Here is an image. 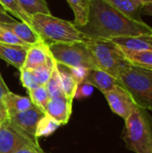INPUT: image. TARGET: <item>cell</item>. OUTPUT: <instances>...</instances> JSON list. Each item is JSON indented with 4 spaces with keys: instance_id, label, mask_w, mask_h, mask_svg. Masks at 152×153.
Returning <instances> with one entry per match:
<instances>
[{
    "instance_id": "cell-1",
    "label": "cell",
    "mask_w": 152,
    "mask_h": 153,
    "mask_svg": "<svg viewBox=\"0 0 152 153\" xmlns=\"http://www.w3.org/2000/svg\"><path fill=\"white\" fill-rule=\"evenodd\" d=\"M83 39H112L152 34V27L144 22L133 20L105 0L90 1L88 21L77 26Z\"/></svg>"
},
{
    "instance_id": "cell-2",
    "label": "cell",
    "mask_w": 152,
    "mask_h": 153,
    "mask_svg": "<svg viewBox=\"0 0 152 153\" xmlns=\"http://www.w3.org/2000/svg\"><path fill=\"white\" fill-rule=\"evenodd\" d=\"M122 138L134 153H152V119L146 109L136 107L125 120Z\"/></svg>"
},
{
    "instance_id": "cell-3",
    "label": "cell",
    "mask_w": 152,
    "mask_h": 153,
    "mask_svg": "<svg viewBox=\"0 0 152 153\" xmlns=\"http://www.w3.org/2000/svg\"><path fill=\"white\" fill-rule=\"evenodd\" d=\"M31 26L47 45L83 41L82 33L73 22L52 14L37 13L32 15Z\"/></svg>"
},
{
    "instance_id": "cell-4",
    "label": "cell",
    "mask_w": 152,
    "mask_h": 153,
    "mask_svg": "<svg viewBox=\"0 0 152 153\" xmlns=\"http://www.w3.org/2000/svg\"><path fill=\"white\" fill-rule=\"evenodd\" d=\"M137 107L152 111V71L130 64L117 78Z\"/></svg>"
},
{
    "instance_id": "cell-5",
    "label": "cell",
    "mask_w": 152,
    "mask_h": 153,
    "mask_svg": "<svg viewBox=\"0 0 152 153\" xmlns=\"http://www.w3.org/2000/svg\"><path fill=\"white\" fill-rule=\"evenodd\" d=\"M83 40L91 54L96 68L116 79L121 72L131 64L121 49L111 40L90 39H83Z\"/></svg>"
},
{
    "instance_id": "cell-6",
    "label": "cell",
    "mask_w": 152,
    "mask_h": 153,
    "mask_svg": "<svg viewBox=\"0 0 152 153\" xmlns=\"http://www.w3.org/2000/svg\"><path fill=\"white\" fill-rule=\"evenodd\" d=\"M50 53L55 61L65 67L96 68L91 54L84 40L73 43L48 44Z\"/></svg>"
},
{
    "instance_id": "cell-7",
    "label": "cell",
    "mask_w": 152,
    "mask_h": 153,
    "mask_svg": "<svg viewBox=\"0 0 152 153\" xmlns=\"http://www.w3.org/2000/svg\"><path fill=\"white\" fill-rule=\"evenodd\" d=\"M26 147L39 148L38 139L22 130L8 117L0 123V153H15Z\"/></svg>"
},
{
    "instance_id": "cell-8",
    "label": "cell",
    "mask_w": 152,
    "mask_h": 153,
    "mask_svg": "<svg viewBox=\"0 0 152 153\" xmlns=\"http://www.w3.org/2000/svg\"><path fill=\"white\" fill-rule=\"evenodd\" d=\"M103 95L105 96L111 110L125 120L137 107L130 94L120 85V83L112 90L103 92Z\"/></svg>"
},
{
    "instance_id": "cell-9",
    "label": "cell",
    "mask_w": 152,
    "mask_h": 153,
    "mask_svg": "<svg viewBox=\"0 0 152 153\" xmlns=\"http://www.w3.org/2000/svg\"><path fill=\"white\" fill-rule=\"evenodd\" d=\"M73 109V100L65 95L51 98L47 102L44 113L61 126L66 125L71 117Z\"/></svg>"
},
{
    "instance_id": "cell-10",
    "label": "cell",
    "mask_w": 152,
    "mask_h": 153,
    "mask_svg": "<svg viewBox=\"0 0 152 153\" xmlns=\"http://www.w3.org/2000/svg\"><path fill=\"white\" fill-rule=\"evenodd\" d=\"M44 115L45 113L43 111L33 105L30 108L25 111L9 115L7 117L29 134L36 137L35 131L38 122L44 117Z\"/></svg>"
},
{
    "instance_id": "cell-11",
    "label": "cell",
    "mask_w": 152,
    "mask_h": 153,
    "mask_svg": "<svg viewBox=\"0 0 152 153\" xmlns=\"http://www.w3.org/2000/svg\"><path fill=\"white\" fill-rule=\"evenodd\" d=\"M52 57L53 56L50 53L48 45L44 40H41L30 46L28 48L22 69L34 70L46 65Z\"/></svg>"
},
{
    "instance_id": "cell-12",
    "label": "cell",
    "mask_w": 152,
    "mask_h": 153,
    "mask_svg": "<svg viewBox=\"0 0 152 153\" xmlns=\"http://www.w3.org/2000/svg\"><path fill=\"white\" fill-rule=\"evenodd\" d=\"M116 10L125 14L129 18L143 22L142 20V10L145 4L152 2V0H105Z\"/></svg>"
},
{
    "instance_id": "cell-13",
    "label": "cell",
    "mask_w": 152,
    "mask_h": 153,
    "mask_svg": "<svg viewBox=\"0 0 152 153\" xmlns=\"http://www.w3.org/2000/svg\"><path fill=\"white\" fill-rule=\"evenodd\" d=\"M0 25L12 31L15 36H17L21 40L29 46L34 45L43 40L40 35L33 29V27L25 22L16 21L8 23H0Z\"/></svg>"
},
{
    "instance_id": "cell-14",
    "label": "cell",
    "mask_w": 152,
    "mask_h": 153,
    "mask_svg": "<svg viewBox=\"0 0 152 153\" xmlns=\"http://www.w3.org/2000/svg\"><path fill=\"white\" fill-rule=\"evenodd\" d=\"M110 40L121 49L133 51H152V34L137 37H119Z\"/></svg>"
},
{
    "instance_id": "cell-15",
    "label": "cell",
    "mask_w": 152,
    "mask_h": 153,
    "mask_svg": "<svg viewBox=\"0 0 152 153\" xmlns=\"http://www.w3.org/2000/svg\"><path fill=\"white\" fill-rule=\"evenodd\" d=\"M29 48L30 47L0 44V58L21 71L23 67Z\"/></svg>"
},
{
    "instance_id": "cell-16",
    "label": "cell",
    "mask_w": 152,
    "mask_h": 153,
    "mask_svg": "<svg viewBox=\"0 0 152 153\" xmlns=\"http://www.w3.org/2000/svg\"><path fill=\"white\" fill-rule=\"evenodd\" d=\"M83 82L92 85L94 88L99 89L102 93L112 90L114 87L119 84V82L116 78L97 68L89 69L87 77Z\"/></svg>"
},
{
    "instance_id": "cell-17",
    "label": "cell",
    "mask_w": 152,
    "mask_h": 153,
    "mask_svg": "<svg viewBox=\"0 0 152 153\" xmlns=\"http://www.w3.org/2000/svg\"><path fill=\"white\" fill-rule=\"evenodd\" d=\"M3 105L7 116L25 111L33 106L29 97L15 94L11 91L4 96L3 100Z\"/></svg>"
},
{
    "instance_id": "cell-18",
    "label": "cell",
    "mask_w": 152,
    "mask_h": 153,
    "mask_svg": "<svg viewBox=\"0 0 152 153\" xmlns=\"http://www.w3.org/2000/svg\"><path fill=\"white\" fill-rule=\"evenodd\" d=\"M57 68H58L59 75H60V79H61L62 91L67 99L73 101L75 93H76V90L78 87V83L75 81V79L73 77V75L71 74V73L67 67L57 64Z\"/></svg>"
},
{
    "instance_id": "cell-19",
    "label": "cell",
    "mask_w": 152,
    "mask_h": 153,
    "mask_svg": "<svg viewBox=\"0 0 152 153\" xmlns=\"http://www.w3.org/2000/svg\"><path fill=\"white\" fill-rule=\"evenodd\" d=\"M121 51L132 65L152 71V51H133L127 49H121Z\"/></svg>"
},
{
    "instance_id": "cell-20",
    "label": "cell",
    "mask_w": 152,
    "mask_h": 153,
    "mask_svg": "<svg viewBox=\"0 0 152 153\" xmlns=\"http://www.w3.org/2000/svg\"><path fill=\"white\" fill-rule=\"evenodd\" d=\"M74 14L73 23L76 26L86 24L89 16L90 0H66Z\"/></svg>"
},
{
    "instance_id": "cell-21",
    "label": "cell",
    "mask_w": 152,
    "mask_h": 153,
    "mask_svg": "<svg viewBox=\"0 0 152 153\" xmlns=\"http://www.w3.org/2000/svg\"><path fill=\"white\" fill-rule=\"evenodd\" d=\"M24 12L30 17L37 13L51 14L46 0H18Z\"/></svg>"
},
{
    "instance_id": "cell-22",
    "label": "cell",
    "mask_w": 152,
    "mask_h": 153,
    "mask_svg": "<svg viewBox=\"0 0 152 153\" xmlns=\"http://www.w3.org/2000/svg\"><path fill=\"white\" fill-rule=\"evenodd\" d=\"M0 5L8 13L14 15L21 22L31 26V17L28 15L20 5L18 0H0Z\"/></svg>"
},
{
    "instance_id": "cell-23",
    "label": "cell",
    "mask_w": 152,
    "mask_h": 153,
    "mask_svg": "<svg viewBox=\"0 0 152 153\" xmlns=\"http://www.w3.org/2000/svg\"><path fill=\"white\" fill-rule=\"evenodd\" d=\"M61 125L52 119L50 117L47 116L46 114L44 117L38 122L36 131H35V136L36 138L39 137H47L54 134V132Z\"/></svg>"
},
{
    "instance_id": "cell-24",
    "label": "cell",
    "mask_w": 152,
    "mask_h": 153,
    "mask_svg": "<svg viewBox=\"0 0 152 153\" xmlns=\"http://www.w3.org/2000/svg\"><path fill=\"white\" fill-rule=\"evenodd\" d=\"M28 93H29V98L30 99L32 104L44 112L47 105V102L50 100L46 86L40 85L34 90L28 91Z\"/></svg>"
},
{
    "instance_id": "cell-25",
    "label": "cell",
    "mask_w": 152,
    "mask_h": 153,
    "mask_svg": "<svg viewBox=\"0 0 152 153\" xmlns=\"http://www.w3.org/2000/svg\"><path fill=\"white\" fill-rule=\"evenodd\" d=\"M45 86H46V89L48 92L50 99L64 95V93L62 91L61 79H60V75H59V71L57 68V64L56 65V66L52 72V74Z\"/></svg>"
},
{
    "instance_id": "cell-26",
    "label": "cell",
    "mask_w": 152,
    "mask_h": 153,
    "mask_svg": "<svg viewBox=\"0 0 152 153\" xmlns=\"http://www.w3.org/2000/svg\"><path fill=\"white\" fill-rule=\"evenodd\" d=\"M56 65V62L52 57L46 65H41L34 70H31L33 72L34 75L36 76L39 85L45 86L47 84V82H48V80L52 74V72H53Z\"/></svg>"
},
{
    "instance_id": "cell-27",
    "label": "cell",
    "mask_w": 152,
    "mask_h": 153,
    "mask_svg": "<svg viewBox=\"0 0 152 153\" xmlns=\"http://www.w3.org/2000/svg\"><path fill=\"white\" fill-rule=\"evenodd\" d=\"M0 44L30 47L28 44H26L25 42L21 40L17 36H15L12 31L2 27L1 25H0Z\"/></svg>"
},
{
    "instance_id": "cell-28",
    "label": "cell",
    "mask_w": 152,
    "mask_h": 153,
    "mask_svg": "<svg viewBox=\"0 0 152 153\" xmlns=\"http://www.w3.org/2000/svg\"><path fill=\"white\" fill-rule=\"evenodd\" d=\"M20 73H21V75H20L21 82H22V86L25 89H27V91H31V90H34L37 87L40 86L39 84V82H38L36 76L34 75V74L31 70L22 69L20 71Z\"/></svg>"
},
{
    "instance_id": "cell-29",
    "label": "cell",
    "mask_w": 152,
    "mask_h": 153,
    "mask_svg": "<svg viewBox=\"0 0 152 153\" xmlns=\"http://www.w3.org/2000/svg\"><path fill=\"white\" fill-rule=\"evenodd\" d=\"M93 90H94V87L92 85H90L87 82H82V83L78 84L74 99L81 100V99L88 98V97L91 96V94L93 93Z\"/></svg>"
},
{
    "instance_id": "cell-30",
    "label": "cell",
    "mask_w": 152,
    "mask_h": 153,
    "mask_svg": "<svg viewBox=\"0 0 152 153\" xmlns=\"http://www.w3.org/2000/svg\"><path fill=\"white\" fill-rule=\"evenodd\" d=\"M78 84L83 82L87 77L89 69L86 67H67Z\"/></svg>"
},
{
    "instance_id": "cell-31",
    "label": "cell",
    "mask_w": 152,
    "mask_h": 153,
    "mask_svg": "<svg viewBox=\"0 0 152 153\" xmlns=\"http://www.w3.org/2000/svg\"><path fill=\"white\" fill-rule=\"evenodd\" d=\"M16 22L15 19L11 16L1 5H0V23H8Z\"/></svg>"
},
{
    "instance_id": "cell-32",
    "label": "cell",
    "mask_w": 152,
    "mask_h": 153,
    "mask_svg": "<svg viewBox=\"0 0 152 153\" xmlns=\"http://www.w3.org/2000/svg\"><path fill=\"white\" fill-rule=\"evenodd\" d=\"M9 91H10V90L8 89L7 85L5 84V82H4V81L1 74H0V105L2 107H4V105H3V100H4V96Z\"/></svg>"
},
{
    "instance_id": "cell-33",
    "label": "cell",
    "mask_w": 152,
    "mask_h": 153,
    "mask_svg": "<svg viewBox=\"0 0 152 153\" xmlns=\"http://www.w3.org/2000/svg\"><path fill=\"white\" fill-rule=\"evenodd\" d=\"M15 153H45L41 148H37V147H26L22 148L19 151H17Z\"/></svg>"
},
{
    "instance_id": "cell-34",
    "label": "cell",
    "mask_w": 152,
    "mask_h": 153,
    "mask_svg": "<svg viewBox=\"0 0 152 153\" xmlns=\"http://www.w3.org/2000/svg\"><path fill=\"white\" fill-rule=\"evenodd\" d=\"M142 15H150L152 16V2L145 4L142 10Z\"/></svg>"
},
{
    "instance_id": "cell-35",
    "label": "cell",
    "mask_w": 152,
    "mask_h": 153,
    "mask_svg": "<svg viewBox=\"0 0 152 153\" xmlns=\"http://www.w3.org/2000/svg\"><path fill=\"white\" fill-rule=\"evenodd\" d=\"M6 118H7V113H6L4 108L0 105V123H2Z\"/></svg>"
},
{
    "instance_id": "cell-36",
    "label": "cell",
    "mask_w": 152,
    "mask_h": 153,
    "mask_svg": "<svg viewBox=\"0 0 152 153\" xmlns=\"http://www.w3.org/2000/svg\"><path fill=\"white\" fill-rule=\"evenodd\" d=\"M90 1H94V0H90Z\"/></svg>"
}]
</instances>
